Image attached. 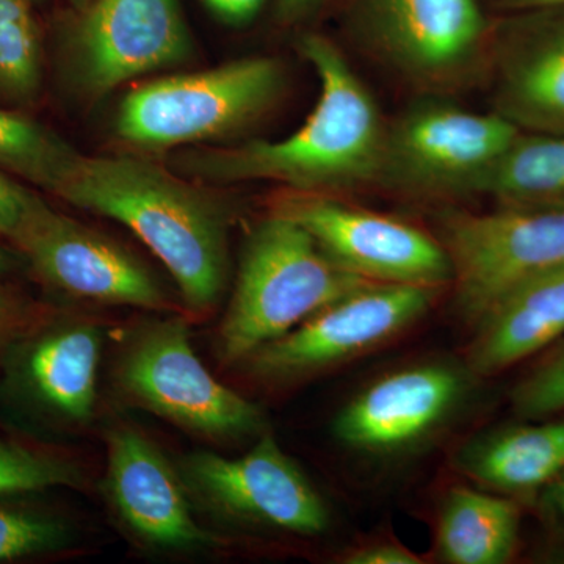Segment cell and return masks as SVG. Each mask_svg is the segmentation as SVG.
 Here are the masks:
<instances>
[{
	"instance_id": "cell-11",
	"label": "cell",
	"mask_w": 564,
	"mask_h": 564,
	"mask_svg": "<svg viewBox=\"0 0 564 564\" xmlns=\"http://www.w3.org/2000/svg\"><path fill=\"white\" fill-rule=\"evenodd\" d=\"M274 212L302 225L337 265L364 280L440 289L454 281L441 240L400 218L336 196L296 192L278 202Z\"/></svg>"
},
{
	"instance_id": "cell-23",
	"label": "cell",
	"mask_w": 564,
	"mask_h": 564,
	"mask_svg": "<svg viewBox=\"0 0 564 564\" xmlns=\"http://www.w3.org/2000/svg\"><path fill=\"white\" fill-rule=\"evenodd\" d=\"M40 80L41 44L31 0H0V93L32 98Z\"/></svg>"
},
{
	"instance_id": "cell-10",
	"label": "cell",
	"mask_w": 564,
	"mask_h": 564,
	"mask_svg": "<svg viewBox=\"0 0 564 564\" xmlns=\"http://www.w3.org/2000/svg\"><path fill=\"white\" fill-rule=\"evenodd\" d=\"M184 475L210 510L236 524L302 538L322 536L332 525L322 494L270 432L237 458L193 454Z\"/></svg>"
},
{
	"instance_id": "cell-30",
	"label": "cell",
	"mask_w": 564,
	"mask_h": 564,
	"mask_svg": "<svg viewBox=\"0 0 564 564\" xmlns=\"http://www.w3.org/2000/svg\"><path fill=\"white\" fill-rule=\"evenodd\" d=\"M215 18L229 25H247L258 17L265 0H202Z\"/></svg>"
},
{
	"instance_id": "cell-34",
	"label": "cell",
	"mask_w": 564,
	"mask_h": 564,
	"mask_svg": "<svg viewBox=\"0 0 564 564\" xmlns=\"http://www.w3.org/2000/svg\"><path fill=\"white\" fill-rule=\"evenodd\" d=\"M18 265L17 256L0 247V273L11 272Z\"/></svg>"
},
{
	"instance_id": "cell-15",
	"label": "cell",
	"mask_w": 564,
	"mask_h": 564,
	"mask_svg": "<svg viewBox=\"0 0 564 564\" xmlns=\"http://www.w3.org/2000/svg\"><path fill=\"white\" fill-rule=\"evenodd\" d=\"M494 111L524 132L564 133V6L521 11L491 33Z\"/></svg>"
},
{
	"instance_id": "cell-24",
	"label": "cell",
	"mask_w": 564,
	"mask_h": 564,
	"mask_svg": "<svg viewBox=\"0 0 564 564\" xmlns=\"http://www.w3.org/2000/svg\"><path fill=\"white\" fill-rule=\"evenodd\" d=\"M82 481L73 464L0 440V496L79 488Z\"/></svg>"
},
{
	"instance_id": "cell-12",
	"label": "cell",
	"mask_w": 564,
	"mask_h": 564,
	"mask_svg": "<svg viewBox=\"0 0 564 564\" xmlns=\"http://www.w3.org/2000/svg\"><path fill=\"white\" fill-rule=\"evenodd\" d=\"M11 242L47 288L70 299L154 311L169 304L161 282L132 252L41 198Z\"/></svg>"
},
{
	"instance_id": "cell-3",
	"label": "cell",
	"mask_w": 564,
	"mask_h": 564,
	"mask_svg": "<svg viewBox=\"0 0 564 564\" xmlns=\"http://www.w3.org/2000/svg\"><path fill=\"white\" fill-rule=\"evenodd\" d=\"M369 282L337 265L302 225L273 212L245 245L218 332L221 362L247 361L263 345Z\"/></svg>"
},
{
	"instance_id": "cell-33",
	"label": "cell",
	"mask_w": 564,
	"mask_h": 564,
	"mask_svg": "<svg viewBox=\"0 0 564 564\" xmlns=\"http://www.w3.org/2000/svg\"><path fill=\"white\" fill-rule=\"evenodd\" d=\"M496 6L510 13L563 7L564 0H496Z\"/></svg>"
},
{
	"instance_id": "cell-20",
	"label": "cell",
	"mask_w": 564,
	"mask_h": 564,
	"mask_svg": "<svg viewBox=\"0 0 564 564\" xmlns=\"http://www.w3.org/2000/svg\"><path fill=\"white\" fill-rule=\"evenodd\" d=\"M518 500L474 486L445 491L434 519V558L447 564H505L521 540Z\"/></svg>"
},
{
	"instance_id": "cell-27",
	"label": "cell",
	"mask_w": 564,
	"mask_h": 564,
	"mask_svg": "<svg viewBox=\"0 0 564 564\" xmlns=\"http://www.w3.org/2000/svg\"><path fill=\"white\" fill-rule=\"evenodd\" d=\"M343 564H421L423 556L415 554L391 534L370 536L350 545L337 556Z\"/></svg>"
},
{
	"instance_id": "cell-4",
	"label": "cell",
	"mask_w": 564,
	"mask_h": 564,
	"mask_svg": "<svg viewBox=\"0 0 564 564\" xmlns=\"http://www.w3.org/2000/svg\"><path fill=\"white\" fill-rule=\"evenodd\" d=\"M284 88L276 58H240L199 70L147 82L122 99L117 132L147 151L236 135L263 117Z\"/></svg>"
},
{
	"instance_id": "cell-6",
	"label": "cell",
	"mask_w": 564,
	"mask_h": 564,
	"mask_svg": "<svg viewBox=\"0 0 564 564\" xmlns=\"http://www.w3.org/2000/svg\"><path fill=\"white\" fill-rule=\"evenodd\" d=\"M521 129L499 113H475L425 98L386 129L378 185L415 198L484 195Z\"/></svg>"
},
{
	"instance_id": "cell-21",
	"label": "cell",
	"mask_w": 564,
	"mask_h": 564,
	"mask_svg": "<svg viewBox=\"0 0 564 564\" xmlns=\"http://www.w3.org/2000/svg\"><path fill=\"white\" fill-rule=\"evenodd\" d=\"M484 195L499 210H564V133L521 131L494 170Z\"/></svg>"
},
{
	"instance_id": "cell-5",
	"label": "cell",
	"mask_w": 564,
	"mask_h": 564,
	"mask_svg": "<svg viewBox=\"0 0 564 564\" xmlns=\"http://www.w3.org/2000/svg\"><path fill=\"white\" fill-rule=\"evenodd\" d=\"M466 361L422 359L378 375L333 419L345 451L378 463H402L429 451L462 421L478 381Z\"/></svg>"
},
{
	"instance_id": "cell-26",
	"label": "cell",
	"mask_w": 564,
	"mask_h": 564,
	"mask_svg": "<svg viewBox=\"0 0 564 564\" xmlns=\"http://www.w3.org/2000/svg\"><path fill=\"white\" fill-rule=\"evenodd\" d=\"M511 408L522 421L564 413V336L514 386Z\"/></svg>"
},
{
	"instance_id": "cell-8",
	"label": "cell",
	"mask_w": 564,
	"mask_h": 564,
	"mask_svg": "<svg viewBox=\"0 0 564 564\" xmlns=\"http://www.w3.org/2000/svg\"><path fill=\"white\" fill-rule=\"evenodd\" d=\"M445 289L369 282L245 361L263 383H293L391 344L433 310Z\"/></svg>"
},
{
	"instance_id": "cell-1",
	"label": "cell",
	"mask_w": 564,
	"mask_h": 564,
	"mask_svg": "<svg viewBox=\"0 0 564 564\" xmlns=\"http://www.w3.org/2000/svg\"><path fill=\"white\" fill-rule=\"evenodd\" d=\"M299 51L321 82L318 101L299 131L276 141L191 151L173 161L176 169L202 181H274L313 195L378 185L388 124L372 93L326 36L304 35Z\"/></svg>"
},
{
	"instance_id": "cell-16",
	"label": "cell",
	"mask_w": 564,
	"mask_h": 564,
	"mask_svg": "<svg viewBox=\"0 0 564 564\" xmlns=\"http://www.w3.org/2000/svg\"><path fill=\"white\" fill-rule=\"evenodd\" d=\"M102 347V332L95 323L66 318L41 326L3 352L7 391L51 421L88 422Z\"/></svg>"
},
{
	"instance_id": "cell-14",
	"label": "cell",
	"mask_w": 564,
	"mask_h": 564,
	"mask_svg": "<svg viewBox=\"0 0 564 564\" xmlns=\"http://www.w3.org/2000/svg\"><path fill=\"white\" fill-rule=\"evenodd\" d=\"M74 32V73L101 96L154 70L187 62L193 43L180 0H91Z\"/></svg>"
},
{
	"instance_id": "cell-19",
	"label": "cell",
	"mask_w": 564,
	"mask_h": 564,
	"mask_svg": "<svg viewBox=\"0 0 564 564\" xmlns=\"http://www.w3.org/2000/svg\"><path fill=\"white\" fill-rule=\"evenodd\" d=\"M524 421L494 426L464 441L452 458L456 473L519 503L536 502L564 470V417Z\"/></svg>"
},
{
	"instance_id": "cell-28",
	"label": "cell",
	"mask_w": 564,
	"mask_h": 564,
	"mask_svg": "<svg viewBox=\"0 0 564 564\" xmlns=\"http://www.w3.org/2000/svg\"><path fill=\"white\" fill-rule=\"evenodd\" d=\"M39 199L40 196L0 173V237L13 239L25 215Z\"/></svg>"
},
{
	"instance_id": "cell-9",
	"label": "cell",
	"mask_w": 564,
	"mask_h": 564,
	"mask_svg": "<svg viewBox=\"0 0 564 564\" xmlns=\"http://www.w3.org/2000/svg\"><path fill=\"white\" fill-rule=\"evenodd\" d=\"M454 267V306L467 325L516 282L564 263V210H445L440 236Z\"/></svg>"
},
{
	"instance_id": "cell-31",
	"label": "cell",
	"mask_w": 564,
	"mask_h": 564,
	"mask_svg": "<svg viewBox=\"0 0 564 564\" xmlns=\"http://www.w3.org/2000/svg\"><path fill=\"white\" fill-rule=\"evenodd\" d=\"M323 0H278L276 17L284 24L302 21L313 13Z\"/></svg>"
},
{
	"instance_id": "cell-25",
	"label": "cell",
	"mask_w": 564,
	"mask_h": 564,
	"mask_svg": "<svg viewBox=\"0 0 564 564\" xmlns=\"http://www.w3.org/2000/svg\"><path fill=\"white\" fill-rule=\"evenodd\" d=\"M69 543L70 530L61 519L0 505V563L54 554Z\"/></svg>"
},
{
	"instance_id": "cell-29",
	"label": "cell",
	"mask_w": 564,
	"mask_h": 564,
	"mask_svg": "<svg viewBox=\"0 0 564 564\" xmlns=\"http://www.w3.org/2000/svg\"><path fill=\"white\" fill-rule=\"evenodd\" d=\"M541 518L555 536L564 540V470L538 496Z\"/></svg>"
},
{
	"instance_id": "cell-32",
	"label": "cell",
	"mask_w": 564,
	"mask_h": 564,
	"mask_svg": "<svg viewBox=\"0 0 564 564\" xmlns=\"http://www.w3.org/2000/svg\"><path fill=\"white\" fill-rule=\"evenodd\" d=\"M11 328H13V310H11L6 289L0 285V359L3 358V352L11 343Z\"/></svg>"
},
{
	"instance_id": "cell-7",
	"label": "cell",
	"mask_w": 564,
	"mask_h": 564,
	"mask_svg": "<svg viewBox=\"0 0 564 564\" xmlns=\"http://www.w3.org/2000/svg\"><path fill=\"white\" fill-rule=\"evenodd\" d=\"M115 383L143 410L209 440L265 432L261 408L212 377L181 318L143 323L132 332L115 367Z\"/></svg>"
},
{
	"instance_id": "cell-13",
	"label": "cell",
	"mask_w": 564,
	"mask_h": 564,
	"mask_svg": "<svg viewBox=\"0 0 564 564\" xmlns=\"http://www.w3.org/2000/svg\"><path fill=\"white\" fill-rule=\"evenodd\" d=\"M378 52L408 79L448 88L489 62L491 29L478 0H366Z\"/></svg>"
},
{
	"instance_id": "cell-35",
	"label": "cell",
	"mask_w": 564,
	"mask_h": 564,
	"mask_svg": "<svg viewBox=\"0 0 564 564\" xmlns=\"http://www.w3.org/2000/svg\"><path fill=\"white\" fill-rule=\"evenodd\" d=\"M74 3H76L77 7H80V9H84L87 3H90L91 0H73Z\"/></svg>"
},
{
	"instance_id": "cell-18",
	"label": "cell",
	"mask_w": 564,
	"mask_h": 564,
	"mask_svg": "<svg viewBox=\"0 0 564 564\" xmlns=\"http://www.w3.org/2000/svg\"><path fill=\"white\" fill-rule=\"evenodd\" d=\"M474 328L464 361L481 380L558 343L564 336V263L516 282Z\"/></svg>"
},
{
	"instance_id": "cell-17",
	"label": "cell",
	"mask_w": 564,
	"mask_h": 564,
	"mask_svg": "<svg viewBox=\"0 0 564 564\" xmlns=\"http://www.w3.org/2000/svg\"><path fill=\"white\" fill-rule=\"evenodd\" d=\"M106 492L115 514L140 544L158 551H196L210 544L172 464L158 445L129 426H118L107 437Z\"/></svg>"
},
{
	"instance_id": "cell-2",
	"label": "cell",
	"mask_w": 564,
	"mask_h": 564,
	"mask_svg": "<svg viewBox=\"0 0 564 564\" xmlns=\"http://www.w3.org/2000/svg\"><path fill=\"white\" fill-rule=\"evenodd\" d=\"M54 195L131 229L192 310L220 300L229 273L228 212L195 185L132 155H82Z\"/></svg>"
},
{
	"instance_id": "cell-22",
	"label": "cell",
	"mask_w": 564,
	"mask_h": 564,
	"mask_svg": "<svg viewBox=\"0 0 564 564\" xmlns=\"http://www.w3.org/2000/svg\"><path fill=\"white\" fill-rule=\"evenodd\" d=\"M82 154L39 122L0 110V166L55 193Z\"/></svg>"
}]
</instances>
